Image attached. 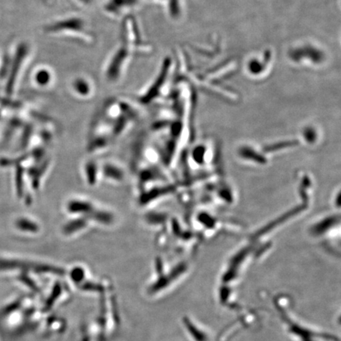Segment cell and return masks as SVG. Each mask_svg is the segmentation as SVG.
<instances>
[{"label": "cell", "mask_w": 341, "mask_h": 341, "mask_svg": "<svg viewBox=\"0 0 341 341\" xmlns=\"http://www.w3.org/2000/svg\"><path fill=\"white\" fill-rule=\"evenodd\" d=\"M44 33L53 37L69 39L89 45L95 43L96 35L88 21L79 15H66L48 22L43 28Z\"/></svg>", "instance_id": "cell-1"}, {"label": "cell", "mask_w": 341, "mask_h": 341, "mask_svg": "<svg viewBox=\"0 0 341 341\" xmlns=\"http://www.w3.org/2000/svg\"><path fill=\"white\" fill-rule=\"evenodd\" d=\"M120 42L131 49L136 56H147L153 53V47L143 38L138 22L131 15L123 18Z\"/></svg>", "instance_id": "cell-2"}, {"label": "cell", "mask_w": 341, "mask_h": 341, "mask_svg": "<svg viewBox=\"0 0 341 341\" xmlns=\"http://www.w3.org/2000/svg\"><path fill=\"white\" fill-rule=\"evenodd\" d=\"M134 53L124 43L119 45L114 50L110 58L107 61L105 67V75L107 80L111 82H116L123 78L128 70L132 60L135 57Z\"/></svg>", "instance_id": "cell-3"}, {"label": "cell", "mask_w": 341, "mask_h": 341, "mask_svg": "<svg viewBox=\"0 0 341 341\" xmlns=\"http://www.w3.org/2000/svg\"><path fill=\"white\" fill-rule=\"evenodd\" d=\"M141 4V0H105L103 11L107 16L123 19L135 11Z\"/></svg>", "instance_id": "cell-4"}, {"label": "cell", "mask_w": 341, "mask_h": 341, "mask_svg": "<svg viewBox=\"0 0 341 341\" xmlns=\"http://www.w3.org/2000/svg\"><path fill=\"white\" fill-rule=\"evenodd\" d=\"M71 89L76 96L79 98H89L94 91L92 80L85 75L76 76L71 81Z\"/></svg>", "instance_id": "cell-5"}, {"label": "cell", "mask_w": 341, "mask_h": 341, "mask_svg": "<svg viewBox=\"0 0 341 341\" xmlns=\"http://www.w3.org/2000/svg\"><path fill=\"white\" fill-rule=\"evenodd\" d=\"M54 72L47 66H40L37 67L33 74V81L37 86L40 88H48L54 81Z\"/></svg>", "instance_id": "cell-6"}, {"label": "cell", "mask_w": 341, "mask_h": 341, "mask_svg": "<svg viewBox=\"0 0 341 341\" xmlns=\"http://www.w3.org/2000/svg\"><path fill=\"white\" fill-rule=\"evenodd\" d=\"M21 304H22L21 300H18V301L15 302V303H11L8 307H4L2 311H0V318H5V317L11 314V313L15 312V311H17L21 307Z\"/></svg>", "instance_id": "cell-7"}, {"label": "cell", "mask_w": 341, "mask_h": 341, "mask_svg": "<svg viewBox=\"0 0 341 341\" xmlns=\"http://www.w3.org/2000/svg\"><path fill=\"white\" fill-rule=\"evenodd\" d=\"M16 225L18 228L24 230V231H33V224H31L29 220H25V219L18 220Z\"/></svg>", "instance_id": "cell-8"}, {"label": "cell", "mask_w": 341, "mask_h": 341, "mask_svg": "<svg viewBox=\"0 0 341 341\" xmlns=\"http://www.w3.org/2000/svg\"><path fill=\"white\" fill-rule=\"evenodd\" d=\"M78 4H83V5H88L92 3V0H75Z\"/></svg>", "instance_id": "cell-9"}]
</instances>
